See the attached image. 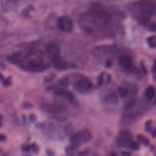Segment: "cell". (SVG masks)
Masks as SVG:
<instances>
[{
  "label": "cell",
  "instance_id": "obj_16",
  "mask_svg": "<svg viewBox=\"0 0 156 156\" xmlns=\"http://www.w3.org/2000/svg\"><path fill=\"white\" fill-rule=\"evenodd\" d=\"M105 73H101V74L99 75L98 79V84L99 86H101L105 82Z\"/></svg>",
  "mask_w": 156,
  "mask_h": 156
},
{
  "label": "cell",
  "instance_id": "obj_18",
  "mask_svg": "<svg viewBox=\"0 0 156 156\" xmlns=\"http://www.w3.org/2000/svg\"><path fill=\"white\" fill-rule=\"evenodd\" d=\"M1 140H2V141H4V140H5V136H4V135H3V134H1Z\"/></svg>",
  "mask_w": 156,
  "mask_h": 156
},
{
  "label": "cell",
  "instance_id": "obj_11",
  "mask_svg": "<svg viewBox=\"0 0 156 156\" xmlns=\"http://www.w3.org/2000/svg\"><path fill=\"white\" fill-rule=\"evenodd\" d=\"M117 143L121 147L131 148L133 141L132 140V136L127 131L122 132L117 139Z\"/></svg>",
  "mask_w": 156,
  "mask_h": 156
},
{
  "label": "cell",
  "instance_id": "obj_2",
  "mask_svg": "<svg viewBox=\"0 0 156 156\" xmlns=\"http://www.w3.org/2000/svg\"><path fill=\"white\" fill-rule=\"evenodd\" d=\"M131 15L141 24L149 27L152 18L156 15V2L152 0H136L127 5Z\"/></svg>",
  "mask_w": 156,
  "mask_h": 156
},
{
  "label": "cell",
  "instance_id": "obj_6",
  "mask_svg": "<svg viewBox=\"0 0 156 156\" xmlns=\"http://www.w3.org/2000/svg\"><path fill=\"white\" fill-rule=\"evenodd\" d=\"M41 109L47 114H60L65 111V107L59 104L45 103L41 105Z\"/></svg>",
  "mask_w": 156,
  "mask_h": 156
},
{
  "label": "cell",
  "instance_id": "obj_10",
  "mask_svg": "<svg viewBox=\"0 0 156 156\" xmlns=\"http://www.w3.org/2000/svg\"><path fill=\"white\" fill-rule=\"evenodd\" d=\"M55 94L59 96V97L62 98H64L65 100L68 101L72 105H73V106L77 107L78 105H79L77 100H76V98H75L74 94H73L71 91H69V90L65 89V88H59V89L56 90V91H55Z\"/></svg>",
  "mask_w": 156,
  "mask_h": 156
},
{
  "label": "cell",
  "instance_id": "obj_1",
  "mask_svg": "<svg viewBox=\"0 0 156 156\" xmlns=\"http://www.w3.org/2000/svg\"><path fill=\"white\" fill-rule=\"evenodd\" d=\"M117 14L114 11L98 2L89 5L88 11L83 15L82 21L85 30L91 33L94 28L109 31L117 21Z\"/></svg>",
  "mask_w": 156,
  "mask_h": 156
},
{
  "label": "cell",
  "instance_id": "obj_9",
  "mask_svg": "<svg viewBox=\"0 0 156 156\" xmlns=\"http://www.w3.org/2000/svg\"><path fill=\"white\" fill-rule=\"evenodd\" d=\"M57 27L64 32H71L73 28V22L68 16H61L57 19Z\"/></svg>",
  "mask_w": 156,
  "mask_h": 156
},
{
  "label": "cell",
  "instance_id": "obj_5",
  "mask_svg": "<svg viewBox=\"0 0 156 156\" xmlns=\"http://www.w3.org/2000/svg\"><path fill=\"white\" fill-rule=\"evenodd\" d=\"M73 87L77 92L80 94H85L91 91L93 88V84L88 79L83 78L75 82Z\"/></svg>",
  "mask_w": 156,
  "mask_h": 156
},
{
  "label": "cell",
  "instance_id": "obj_7",
  "mask_svg": "<svg viewBox=\"0 0 156 156\" xmlns=\"http://www.w3.org/2000/svg\"><path fill=\"white\" fill-rule=\"evenodd\" d=\"M118 62L122 69L125 72L133 73L135 70V66L133 65L132 59L127 55H121L118 59Z\"/></svg>",
  "mask_w": 156,
  "mask_h": 156
},
{
  "label": "cell",
  "instance_id": "obj_17",
  "mask_svg": "<svg viewBox=\"0 0 156 156\" xmlns=\"http://www.w3.org/2000/svg\"><path fill=\"white\" fill-rule=\"evenodd\" d=\"M138 138H139V140H140L142 143H143V144L146 145L149 143V140H148V139H146V137H144L143 136H139Z\"/></svg>",
  "mask_w": 156,
  "mask_h": 156
},
{
  "label": "cell",
  "instance_id": "obj_3",
  "mask_svg": "<svg viewBox=\"0 0 156 156\" xmlns=\"http://www.w3.org/2000/svg\"><path fill=\"white\" fill-rule=\"evenodd\" d=\"M92 138V135L90 130L87 129H84L80 130L79 132L76 133L71 139L72 146L73 148L76 149L83 143H88Z\"/></svg>",
  "mask_w": 156,
  "mask_h": 156
},
{
  "label": "cell",
  "instance_id": "obj_15",
  "mask_svg": "<svg viewBox=\"0 0 156 156\" xmlns=\"http://www.w3.org/2000/svg\"><path fill=\"white\" fill-rule=\"evenodd\" d=\"M148 43L152 47H156V37H151L148 38Z\"/></svg>",
  "mask_w": 156,
  "mask_h": 156
},
{
  "label": "cell",
  "instance_id": "obj_12",
  "mask_svg": "<svg viewBox=\"0 0 156 156\" xmlns=\"http://www.w3.org/2000/svg\"><path fill=\"white\" fill-rule=\"evenodd\" d=\"M52 63H53L54 68L56 69L59 70V71H62V70L67 69L69 68L68 63H67L65 60H63V59H62H62H59V60H56V61H55V62H52Z\"/></svg>",
  "mask_w": 156,
  "mask_h": 156
},
{
  "label": "cell",
  "instance_id": "obj_8",
  "mask_svg": "<svg viewBox=\"0 0 156 156\" xmlns=\"http://www.w3.org/2000/svg\"><path fill=\"white\" fill-rule=\"evenodd\" d=\"M47 53L52 62L62 59L60 50L56 44L51 43L47 46Z\"/></svg>",
  "mask_w": 156,
  "mask_h": 156
},
{
  "label": "cell",
  "instance_id": "obj_14",
  "mask_svg": "<svg viewBox=\"0 0 156 156\" xmlns=\"http://www.w3.org/2000/svg\"><path fill=\"white\" fill-rule=\"evenodd\" d=\"M118 92L120 97L126 98V96L128 95V94H129V89H128L127 88H126V87L122 86L120 87V88H119Z\"/></svg>",
  "mask_w": 156,
  "mask_h": 156
},
{
  "label": "cell",
  "instance_id": "obj_4",
  "mask_svg": "<svg viewBox=\"0 0 156 156\" xmlns=\"http://www.w3.org/2000/svg\"><path fill=\"white\" fill-rule=\"evenodd\" d=\"M50 68V65L47 62H43L40 59H29L24 66V69L27 71L32 72V73H41V72L46 71Z\"/></svg>",
  "mask_w": 156,
  "mask_h": 156
},
{
  "label": "cell",
  "instance_id": "obj_13",
  "mask_svg": "<svg viewBox=\"0 0 156 156\" xmlns=\"http://www.w3.org/2000/svg\"><path fill=\"white\" fill-rule=\"evenodd\" d=\"M155 94V89L154 87L149 86L146 88V92H145V95L148 100H152L154 98Z\"/></svg>",
  "mask_w": 156,
  "mask_h": 156
}]
</instances>
